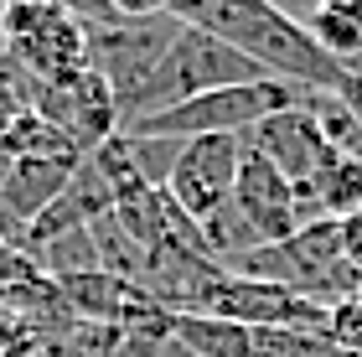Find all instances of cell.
I'll use <instances>...</instances> for the list:
<instances>
[{"label":"cell","mask_w":362,"mask_h":357,"mask_svg":"<svg viewBox=\"0 0 362 357\" xmlns=\"http://www.w3.org/2000/svg\"><path fill=\"white\" fill-rule=\"evenodd\" d=\"M171 11L187 26H202L218 42H228L264 78L295 83L305 93H341V68L305 37V26L290 21L285 6H269V0H202V6H171Z\"/></svg>","instance_id":"1"},{"label":"cell","mask_w":362,"mask_h":357,"mask_svg":"<svg viewBox=\"0 0 362 357\" xmlns=\"http://www.w3.org/2000/svg\"><path fill=\"white\" fill-rule=\"evenodd\" d=\"M88 37V68L109 83L114 104H124L151 68L176 42L181 16L171 6H68Z\"/></svg>","instance_id":"2"},{"label":"cell","mask_w":362,"mask_h":357,"mask_svg":"<svg viewBox=\"0 0 362 357\" xmlns=\"http://www.w3.org/2000/svg\"><path fill=\"white\" fill-rule=\"evenodd\" d=\"M243 83H264V73H259L249 57H238L228 42H218L212 31L181 21L176 42L166 47V57H160L151 68V78L119 104V129L145 119V115H160V109H176L187 99H202V93H218V88H243Z\"/></svg>","instance_id":"3"},{"label":"cell","mask_w":362,"mask_h":357,"mask_svg":"<svg viewBox=\"0 0 362 357\" xmlns=\"http://www.w3.org/2000/svg\"><path fill=\"white\" fill-rule=\"evenodd\" d=\"M228 274H243V280H269L285 285L295 295H305L321 311H337L362 295V274L347 264L341 254V233L332 218L305 223L300 233H290L285 243H269V249H254L249 259H238Z\"/></svg>","instance_id":"4"},{"label":"cell","mask_w":362,"mask_h":357,"mask_svg":"<svg viewBox=\"0 0 362 357\" xmlns=\"http://www.w3.org/2000/svg\"><path fill=\"white\" fill-rule=\"evenodd\" d=\"M305 88L295 83H279V78H264V83H243V88H218V93H202V99H187L176 109H160V115H145L135 124H124L119 135L124 140H212V135H249L259 119L279 115V109L300 104Z\"/></svg>","instance_id":"5"},{"label":"cell","mask_w":362,"mask_h":357,"mask_svg":"<svg viewBox=\"0 0 362 357\" xmlns=\"http://www.w3.org/2000/svg\"><path fill=\"white\" fill-rule=\"evenodd\" d=\"M0 42H6V57L21 62L37 83H62L88 68V37L68 6H37V0L6 6Z\"/></svg>","instance_id":"6"},{"label":"cell","mask_w":362,"mask_h":357,"mask_svg":"<svg viewBox=\"0 0 362 357\" xmlns=\"http://www.w3.org/2000/svg\"><path fill=\"white\" fill-rule=\"evenodd\" d=\"M238 166H243V140H238V135L187 140L160 192H166V202L192 223V228H202V223L218 213L228 197H233Z\"/></svg>","instance_id":"7"},{"label":"cell","mask_w":362,"mask_h":357,"mask_svg":"<svg viewBox=\"0 0 362 357\" xmlns=\"http://www.w3.org/2000/svg\"><path fill=\"white\" fill-rule=\"evenodd\" d=\"M243 151L259 156V160H269V166L285 176L305 202H310V187H316L326 176V166L337 160L332 151H326L316 119H310L300 104H290V109H279V115L259 119L249 135H243Z\"/></svg>","instance_id":"8"},{"label":"cell","mask_w":362,"mask_h":357,"mask_svg":"<svg viewBox=\"0 0 362 357\" xmlns=\"http://www.w3.org/2000/svg\"><path fill=\"white\" fill-rule=\"evenodd\" d=\"M233 207L243 213V223L254 228V238L264 243V249L269 243H285L290 233H300L305 223L321 218L269 160H259L249 151H243V166H238V182H233Z\"/></svg>","instance_id":"9"},{"label":"cell","mask_w":362,"mask_h":357,"mask_svg":"<svg viewBox=\"0 0 362 357\" xmlns=\"http://www.w3.org/2000/svg\"><path fill=\"white\" fill-rule=\"evenodd\" d=\"M78 160H11L0 182V213L16 223H37L62 192H68Z\"/></svg>","instance_id":"10"},{"label":"cell","mask_w":362,"mask_h":357,"mask_svg":"<svg viewBox=\"0 0 362 357\" xmlns=\"http://www.w3.org/2000/svg\"><path fill=\"white\" fill-rule=\"evenodd\" d=\"M300 109L316 119L326 151L337 160H362V124H357V115L347 109L341 93H300Z\"/></svg>","instance_id":"11"},{"label":"cell","mask_w":362,"mask_h":357,"mask_svg":"<svg viewBox=\"0 0 362 357\" xmlns=\"http://www.w3.org/2000/svg\"><path fill=\"white\" fill-rule=\"evenodd\" d=\"M0 156H6V160H83L73 151L68 135H57V129L47 119H37L31 109L0 135Z\"/></svg>","instance_id":"12"},{"label":"cell","mask_w":362,"mask_h":357,"mask_svg":"<svg viewBox=\"0 0 362 357\" xmlns=\"http://www.w3.org/2000/svg\"><path fill=\"white\" fill-rule=\"evenodd\" d=\"M310 207L332 223L362 213V160H332L326 176L310 187Z\"/></svg>","instance_id":"13"},{"label":"cell","mask_w":362,"mask_h":357,"mask_svg":"<svg viewBox=\"0 0 362 357\" xmlns=\"http://www.w3.org/2000/svg\"><path fill=\"white\" fill-rule=\"evenodd\" d=\"M249 357H352L332 336H305V332H254Z\"/></svg>","instance_id":"14"},{"label":"cell","mask_w":362,"mask_h":357,"mask_svg":"<svg viewBox=\"0 0 362 357\" xmlns=\"http://www.w3.org/2000/svg\"><path fill=\"white\" fill-rule=\"evenodd\" d=\"M326 336H332L341 352L362 357V295L347 300V305H337V311H332V332H326Z\"/></svg>","instance_id":"15"},{"label":"cell","mask_w":362,"mask_h":357,"mask_svg":"<svg viewBox=\"0 0 362 357\" xmlns=\"http://www.w3.org/2000/svg\"><path fill=\"white\" fill-rule=\"evenodd\" d=\"M337 233H341V254H347V264L362 274V213L341 218V223H337Z\"/></svg>","instance_id":"16"},{"label":"cell","mask_w":362,"mask_h":357,"mask_svg":"<svg viewBox=\"0 0 362 357\" xmlns=\"http://www.w3.org/2000/svg\"><path fill=\"white\" fill-rule=\"evenodd\" d=\"M341 99H347V109H352L357 124H362V57L341 62Z\"/></svg>","instance_id":"17"},{"label":"cell","mask_w":362,"mask_h":357,"mask_svg":"<svg viewBox=\"0 0 362 357\" xmlns=\"http://www.w3.org/2000/svg\"><path fill=\"white\" fill-rule=\"evenodd\" d=\"M21 115H26V104L16 99V93H11V83L0 78V135H6V129H11L16 119H21Z\"/></svg>","instance_id":"18"},{"label":"cell","mask_w":362,"mask_h":357,"mask_svg":"<svg viewBox=\"0 0 362 357\" xmlns=\"http://www.w3.org/2000/svg\"><path fill=\"white\" fill-rule=\"evenodd\" d=\"M341 6H347V16L357 21V31H362V0H341Z\"/></svg>","instance_id":"19"},{"label":"cell","mask_w":362,"mask_h":357,"mask_svg":"<svg viewBox=\"0 0 362 357\" xmlns=\"http://www.w3.org/2000/svg\"><path fill=\"white\" fill-rule=\"evenodd\" d=\"M176 357H187V352H176Z\"/></svg>","instance_id":"20"}]
</instances>
